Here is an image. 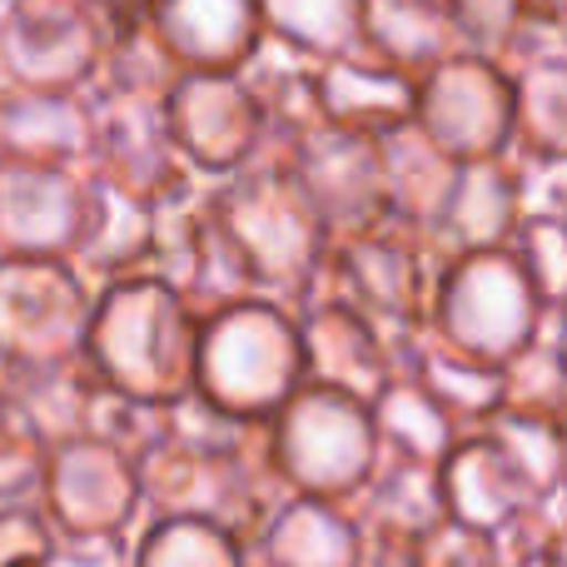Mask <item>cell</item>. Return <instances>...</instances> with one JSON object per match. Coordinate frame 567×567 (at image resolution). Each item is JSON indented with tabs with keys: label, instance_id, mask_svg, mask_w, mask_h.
<instances>
[{
	"label": "cell",
	"instance_id": "obj_1",
	"mask_svg": "<svg viewBox=\"0 0 567 567\" xmlns=\"http://www.w3.org/2000/svg\"><path fill=\"white\" fill-rule=\"evenodd\" d=\"M145 473V518H205L255 543L275 508L289 498L269 423L235 419L205 393L169 403L165 439L140 458Z\"/></svg>",
	"mask_w": 567,
	"mask_h": 567
},
{
	"label": "cell",
	"instance_id": "obj_2",
	"mask_svg": "<svg viewBox=\"0 0 567 567\" xmlns=\"http://www.w3.org/2000/svg\"><path fill=\"white\" fill-rule=\"evenodd\" d=\"M199 329L205 313L165 275H125L100 284L85 359L115 393L169 409L199 383Z\"/></svg>",
	"mask_w": 567,
	"mask_h": 567
},
{
	"label": "cell",
	"instance_id": "obj_3",
	"mask_svg": "<svg viewBox=\"0 0 567 567\" xmlns=\"http://www.w3.org/2000/svg\"><path fill=\"white\" fill-rule=\"evenodd\" d=\"M209 209L235 239L255 289L299 309L323 275L333 235L289 159L259 155L235 175L209 179Z\"/></svg>",
	"mask_w": 567,
	"mask_h": 567
},
{
	"label": "cell",
	"instance_id": "obj_4",
	"mask_svg": "<svg viewBox=\"0 0 567 567\" xmlns=\"http://www.w3.org/2000/svg\"><path fill=\"white\" fill-rule=\"evenodd\" d=\"M309 383L299 309L275 293H239L205 313L199 329V383L215 409L269 423Z\"/></svg>",
	"mask_w": 567,
	"mask_h": 567
},
{
	"label": "cell",
	"instance_id": "obj_5",
	"mask_svg": "<svg viewBox=\"0 0 567 567\" xmlns=\"http://www.w3.org/2000/svg\"><path fill=\"white\" fill-rule=\"evenodd\" d=\"M269 449L289 493L353 503L383 463V433L369 399L309 379L269 419Z\"/></svg>",
	"mask_w": 567,
	"mask_h": 567
},
{
	"label": "cell",
	"instance_id": "obj_6",
	"mask_svg": "<svg viewBox=\"0 0 567 567\" xmlns=\"http://www.w3.org/2000/svg\"><path fill=\"white\" fill-rule=\"evenodd\" d=\"M443 259L449 255L429 229L383 215L353 235L333 239L323 275L309 293H339L353 309L369 313L379 329H389L393 339H409L433 313Z\"/></svg>",
	"mask_w": 567,
	"mask_h": 567
},
{
	"label": "cell",
	"instance_id": "obj_7",
	"mask_svg": "<svg viewBox=\"0 0 567 567\" xmlns=\"http://www.w3.org/2000/svg\"><path fill=\"white\" fill-rule=\"evenodd\" d=\"M548 303L533 289L518 249H463L443 259L439 293H433L429 329L453 349L488 363H508L548 329Z\"/></svg>",
	"mask_w": 567,
	"mask_h": 567
},
{
	"label": "cell",
	"instance_id": "obj_8",
	"mask_svg": "<svg viewBox=\"0 0 567 567\" xmlns=\"http://www.w3.org/2000/svg\"><path fill=\"white\" fill-rule=\"evenodd\" d=\"M95 279L75 259H0V363H65L85 353Z\"/></svg>",
	"mask_w": 567,
	"mask_h": 567
},
{
	"label": "cell",
	"instance_id": "obj_9",
	"mask_svg": "<svg viewBox=\"0 0 567 567\" xmlns=\"http://www.w3.org/2000/svg\"><path fill=\"white\" fill-rule=\"evenodd\" d=\"M110 50L100 0H6L0 6V85L90 90Z\"/></svg>",
	"mask_w": 567,
	"mask_h": 567
},
{
	"label": "cell",
	"instance_id": "obj_10",
	"mask_svg": "<svg viewBox=\"0 0 567 567\" xmlns=\"http://www.w3.org/2000/svg\"><path fill=\"white\" fill-rule=\"evenodd\" d=\"M40 508L65 538H130L145 518L140 458L105 433H75L50 443Z\"/></svg>",
	"mask_w": 567,
	"mask_h": 567
},
{
	"label": "cell",
	"instance_id": "obj_11",
	"mask_svg": "<svg viewBox=\"0 0 567 567\" xmlns=\"http://www.w3.org/2000/svg\"><path fill=\"white\" fill-rule=\"evenodd\" d=\"M179 155L205 179H225L265 155L269 120L245 70H185L165 95Z\"/></svg>",
	"mask_w": 567,
	"mask_h": 567
},
{
	"label": "cell",
	"instance_id": "obj_12",
	"mask_svg": "<svg viewBox=\"0 0 567 567\" xmlns=\"http://www.w3.org/2000/svg\"><path fill=\"white\" fill-rule=\"evenodd\" d=\"M423 130L449 150L453 159H488L513 150L518 130V95H513V70L488 55H458L439 60L419 75V110Z\"/></svg>",
	"mask_w": 567,
	"mask_h": 567
},
{
	"label": "cell",
	"instance_id": "obj_13",
	"mask_svg": "<svg viewBox=\"0 0 567 567\" xmlns=\"http://www.w3.org/2000/svg\"><path fill=\"white\" fill-rule=\"evenodd\" d=\"M95 155L85 175L100 185H115L150 205L169 209L205 189V175L179 155L165 120V100L140 95H95Z\"/></svg>",
	"mask_w": 567,
	"mask_h": 567
},
{
	"label": "cell",
	"instance_id": "obj_14",
	"mask_svg": "<svg viewBox=\"0 0 567 567\" xmlns=\"http://www.w3.org/2000/svg\"><path fill=\"white\" fill-rule=\"evenodd\" d=\"M90 175L75 165L0 159V259L50 255L70 259L85 239Z\"/></svg>",
	"mask_w": 567,
	"mask_h": 567
},
{
	"label": "cell",
	"instance_id": "obj_15",
	"mask_svg": "<svg viewBox=\"0 0 567 567\" xmlns=\"http://www.w3.org/2000/svg\"><path fill=\"white\" fill-rule=\"evenodd\" d=\"M279 159H289L293 175L313 195L319 215L329 219V235L343 239L353 229L373 225L389 215V195H383V145L379 135L343 125H313L299 135Z\"/></svg>",
	"mask_w": 567,
	"mask_h": 567
},
{
	"label": "cell",
	"instance_id": "obj_16",
	"mask_svg": "<svg viewBox=\"0 0 567 567\" xmlns=\"http://www.w3.org/2000/svg\"><path fill=\"white\" fill-rule=\"evenodd\" d=\"M439 483L449 518L483 533H498V538L533 528V518H543V508L558 503L543 498L538 483L518 468V458L488 429H468L453 443L449 458L439 463Z\"/></svg>",
	"mask_w": 567,
	"mask_h": 567
},
{
	"label": "cell",
	"instance_id": "obj_17",
	"mask_svg": "<svg viewBox=\"0 0 567 567\" xmlns=\"http://www.w3.org/2000/svg\"><path fill=\"white\" fill-rule=\"evenodd\" d=\"M299 329L303 353H309V379L349 389L369 403L403 363V339L379 329L369 313L353 309L339 293H309L299 303Z\"/></svg>",
	"mask_w": 567,
	"mask_h": 567
},
{
	"label": "cell",
	"instance_id": "obj_18",
	"mask_svg": "<svg viewBox=\"0 0 567 567\" xmlns=\"http://www.w3.org/2000/svg\"><path fill=\"white\" fill-rule=\"evenodd\" d=\"M528 215V169H523L518 150H503L488 159H463L453 199L443 209L439 239L443 255H463V249H498L518 239V225Z\"/></svg>",
	"mask_w": 567,
	"mask_h": 567
},
{
	"label": "cell",
	"instance_id": "obj_19",
	"mask_svg": "<svg viewBox=\"0 0 567 567\" xmlns=\"http://www.w3.org/2000/svg\"><path fill=\"white\" fill-rule=\"evenodd\" d=\"M95 95L90 90L0 85V159L85 169L95 155Z\"/></svg>",
	"mask_w": 567,
	"mask_h": 567
},
{
	"label": "cell",
	"instance_id": "obj_20",
	"mask_svg": "<svg viewBox=\"0 0 567 567\" xmlns=\"http://www.w3.org/2000/svg\"><path fill=\"white\" fill-rule=\"evenodd\" d=\"M319 80V105L329 125L363 130V135H389L409 125L419 110V75L379 60L369 45L353 55H333L313 65Z\"/></svg>",
	"mask_w": 567,
	"mask_h": 567
},
{
	"label": "cell",
	"instance_id": "obj_21",
	"mask_svg": "<svg viewBox=\"0 0 567 567\" xmlns=\"http://www.w3.org/2000/svg\"><path fill=\"white\" fill-rule=\"evenodd\" d=\"M150 20L185 70H245L269 40L259 0H155Z\"/></svg>",
	"mask_w": 567,
	"mask_h": 567
},
{
	"label": "cell",
	"instance_id": "obj_22",
	"mask_svg": "<svg viewBox=\"0 0 567 567\" xmlns=\"http://www.w3.org/2000/svg\"><path fill=\"white\" fill-rule=\"evenodd\" d=\"M255 567H359L363 563V523L349 503L289 493L249 543Z\"/></svg>",
	"mask_w": 567,
	"mask_h": 567
},
{
	"label": "cell",
	"instance_id": "obj_23",
	"mask_svg": "<svg viewBox=\"0 0 567 567\" xmlns=\"http://www.w3.org/2000/svg\"><path fill=\"white\" fill-rule=\"evenodd\" d=\"M90 219L85 239L70 259L85 269L95 284L125 279V275H155L159 239H165V209L140 195H125L115 185L90 179Z\"/></svg>",
	"mask_w": 567,
	"mask_h": 567
},
{
	"label": "cell",
	"instance_id": "obj_24",
	"mask_svg": "<svg viewBox=\"0 0 567 567\" xmlns=\"http://www.w3.org/2000/svg\"><path fill=\"white\" fill-rule=\"evenodd\" d=\"M379 145H383V195H389V215L409 219V225L433 235L453 199L463 159H453L419 120L379 135Z\"/></svg>",
	"mask_w": 567,
	"mask_h": 567
},
{
	"label": "cell",
	"instance_id": "obj_25",
	"mask_svg": "<svg viewBox=\"0 0 567 567\" xmlns=\"http://www.w3.org/2000/svg\"><path fill=\"white\" fill-rule=\"evenodd\" d=\"M399 369L413 373L463 429H478V423H488L493 413L503 409V363L473 359V353L453 349V343L443 339V333H433L429 323L403 339Z\"/></svg>",
	"mask_w": 567,
	"mask_h": 567
},
{
	"label": "cell",
	"instance_id": "obj_26",
	"mask_svg": "<svg viewBox=\"0 0 567 567\" xmlns=\"http://www.w3.org/2000/svg\"><path fill=\"white\" fill-rule=\"evenodd\" d=\"M363 45L379 60L423 75L458 55V0H363Z\"/></svg>",
	"mask_w": 567,
	"mask_h": 567
},
{
	"label": "cell",
	"instance_id": "obj_27",
	"mask_svg": "<svg viewBox=\"0 0 567 567\" xmlns=\"http://www.w3.org/2000/svg\"><path fill=\"white\" fill-rule=\"evenodd\" d=\"M0 379L16 393L20 409L35 419L45 443L90 433L100 389H105V379L95 373V363H90L85 353L65 359V363H0Z\"/></svg>",
	"mask_w": 567,
	"mask_h": 567
},
{
	"label": "cell",
	"instance_id": "obj_28",
	"mask_svg": "<svg viewBox=\"0 0 567 567\" xmlns=\"http://www.w3.org/2000/svg\"><path fill=\"white\" fill-rule=\"evenodd\" d=\"M349 508L359 513V523L369 533H399V538L419 543L433 523L449 518L439 463H419V458H403V453L383 449V463L373 468L369 488H363Z\"/></svg>",
	"mask_w": 567,
	"mask_h": 567
},
{
	"label": "cell",
	"instance_id": "obj_29",
	"mask_svg": "<svg viewBox=\"0 0 567 567\" xmlns=\"http://www.w3.org/2000/svg\"><path fill=\"white\" fill-rule=\"evenodd\" d=\"M373 419H379V433H383V449L389 453H403V458H419V463H443L449 449L463 439V423L423 389L413 373H393L383 383V393L373 399Z\"/></svg>",
	"mask_w": 567,
	"mask_h": 567
},
{
	"label": "cell",
	"instance_id": "obj_30",
	"mask_svg": "<svg viewBox=\"0 0 567 567\" xmlns=\"http://www.w3.org/2000/svg\"><path fill=\"white\" fill-rule=\"evenodd\" d=\"M179 75H185V65L169 55L150 10L145 16H110V50H105V65H100V80L90 85V95L165 100Z\"/></svg>",
	"mask_w": 567,
	"mask_h": 567
},
{
	"label": "cell",
	"instance_id": "obj_31",
	"mask_svg": "<svg viewBox=\"0 0 567 567\" xmlns=\"http://www.w3.org/2000/svg\"><path fill=\"white\" fill-rule=\"evenodd\" d=\"M513 95H518V130L513 150L528 159L567 165V50L528 60L513 70Z\"/></svg>",
	"mask_w": 567,
	"mask_h": 567
},
{
	"label": "cell",
	"instance_id": "obj_32",
	"mask_svg": "<svg viewBox=\"0 0 567 567\" xmlns=\"http://www.w3.org/2000/svg\"><path fill=\"white\" fill-rule=\"evenodd\" d=\"M265 30L309 60L363 50V0H259Z\"/></svg>",
	"mask_w": 567,
	"mask_h": 567
},
{
	"label": "cell",
	"instance_id": "obj_33",
	"mask_svg": "<svg viewBox=\"0 0 567 567\" xmlns=\"http://www.w3.org/2000/svg\"><path fill=\"white\" fill-rule=\"evenodd\" d=\"M130 567H249V543L205 518H145Z\"/></svg>",
	"mask_w": 567,
	"mask_h": 567
},
{
	"label": "cell",
	"instance_id": "obj_34",
	"mask_svg": "<svg viewBox=\"0 0 567 567\" xmlns=\"http://www.w3.org/2000/svg\"><path fill=\"white\" fill-rule=\"evenodd\" d=\"M488 429L503 449L518 458V468L538 483L543 498H563V483H567V423L538 419V413H518V409H498Z\"/></svg>",
	"mask_w": 567,
	"mask_h": 567
},
{
	"label": "cell",
	"instance_id": "obj_35",
	"mask_svg": "<svg viewBox=\"0 0 567 567\" xmlns=\"http://www.w3.org/2000/svg\"><path fill=\"white\" fill-rule=\"evenodd\" d=\"M503 409L567 423V359L548 329L503 363Z\"/></svg>",
	"mask_w": 567,
	"mask_h": 567
},
{
	"label": "cell",
	"instance_id": "obj_36",
	"mask_svg": "<svg viewBox=\"0 0 567 567\" xmlns=\"http://www.w3.org/2000/svg\"><path fill=\"white\" fill-rule=\"evenodd\" d=\"M50 443L35 429L25 409L16 403V393L0 379V503L40 498V478H45Z\"/></svg>",
	"mask_w": 567,
	"mask_h": 567
},
{
	"label": "cell",
	"instance_id": "obj_37",
	"mask_svg": "<svg viewBox=\"0 0 567 567\" xmlns=\"http://www.w3.org/2000/svg\"><path fill=\"white\" fill-rule=\"evenodd\" d=\"M513 249H518L523 269H528L533 289L543 293V303L553 313L567 309V215L563 209H528Z\"/></svg>",
	"mask_w": 567,
	"mask_h": 567
},
{
	"label": "cell",
	"instance_id": "obj_38",
	"mask_svg": "<svg viewBox=\"0 0 567 567\" xmlns=\"http://www.w3.org/2000/svg\"><path fill=\"white\" fill-rule=\"evenodd\" d=\"M413 567H513V553L503 548L498 533L443 518L413 543Z\"/></svg>",
	"mask_w": 567,
	"mask_h": 567
},
{
	"label": "cell",
	"instance_id": "obj_39",
	"mask_svg": "<svg viewBox=\"0 0 567 567\" xmlns=\"http://www.w3.org/2000/svg\"><path fill=\"white\" fill-rule=\"evenodd\" d=\"M55 523L40 498L0 503V567H50L55 563Z\"/></svg>",
	"mask_w": 567,
	"mask_h": 567
},
{
	"label": "cell",
	"instance_id": "obj_40",
	"mask_svg": "<svg viewBox=\"0 0 567 567\" xmlns=\"http://www.w3.org/2000/svg\"><path fill=\"white\" fill-rule=\"evenodd\" d=\"M135 548H125V538H65L55 543V563L50 567H130Z\"/></svg>",
	"mask_w": 567,
	"mask_h": 567
},
{
	"label": "cell",
	"instance_id": "obj_41",
	"mask_svg": "<svg viewBox=\"0 0 567 567\" xmlns=\"http://www.w3.org/2000/svg\"><path fill=\"white\" fill-rule=\"evenodd\" d=\"M359 567H413V538L363 528V563Z\"/></svg>",
	"mask_w": 567,
	"mask_h": 567
},
{
	"label": "cell",
	"instance_id": "obj_42",
	"mask_svg": "<svg viewBox=\"0 0 567 567\" xmlns=\"http://www.w3.org/2000/svg\"><path fill=\"white\" fill-rule=\"evenodd\" d=\"M563 508H567V503H563ZM543 548H548L553 567H567V513H563V518H553L548 528H543Z\"/></svg>",
	"mask_w": 567,
	"mask_h": 567
},
{
	"label": "cell",
	"instance_id": "obj_43",
	"mask_svg": "<svg viewBox=\"0 0 567 567\" xmlns=\"http://www.w3.org/2000/svg\"><path fill=\"white\" fill-rule=\"evenodd\" d=\"M105 6V16H145V10H155V0H100Z\"/></svg>",
	"mask_w": 567,
	"mask_h": 567
},
{
	"label": "cell",
	"instance_id": "obj_44",
	"mask_svg": "<svg viewBox=\"0 0 567 567\" xmlns=\"http://www.w3.org/2000/svg\"><path fill=\"white\" fill-rule=\"evenodd\" d=\"M513 567H553V558H548V548H543V538H538V543H533V548L513 553Z\"/></svg>",
	"mask_w": 567,
	"mask_h": 567
},
{
	"label": "cell",
	"instance_id": "obj_45",
	"mask_svg": "<svg viewBox=\"0 0 567 567\" xmlns=\"http://www.w3.org/2000/svg\"><path fill=\"white\" fill-rule=\"evenodd\" d=\"M548 333H553V339H558V349H563V359H567V309L548 313Z\"/></svg>",
	"mask_w": 567,
	"mask_h": 567
},
{
	"label": "cell",
	"instance_id": "obj_46",
	"mask_svg": "<svg viewBox=\"0 0 567 567\" xmlns=\"http://www.w3.org/2000/svg\"><path fill=\"white\" fill-rule=\"evenodd\" d=\"M563 503H567V483H563Z\"/></svg>",
	"mask_w": 567,
	"mask_h": 567
},
{
	"label": "cell",
	"instance_id": "obj_47",
	"mask_svg": "<svg viewBox=\"0 0 567 567\" xmlns=\"http://www.w3.org/2000/svg\"><path fill=\"white\" fill-rule=\"evenodd\" d=\"M0 6H6V0H0Z\"/></svg>",
	"mask_w": 567,
	"mask_h": 567
},
{
	"label": "cell",
	"instance_id": "obj_48",
	"mask_svg": "<svg viewBox=\"0 0 567 567\" xmlns=\"http://www.w3.org/2000/svg\"><path fill=\"white\" fill-rule=\"evenodd\" d=\"M563 215H567V209H563Z\"/></svg>",
	"mask_w": 567,
	"mask_h": 567
},
{
	"label": "cell",
	"instance_id": "obj_49",
	"mask_svg": "<svg viewBox=\"0 0 567 567\" xmlns=\"http://www.w3.org/2000/svg\"><path fill=\"white\" fill-rule=\"evenodd\" d=\"M249 567H255V563H249Z\"/></svg>",
	"mask_w": 567,
	"mask_h": 567
}]
</instances>
